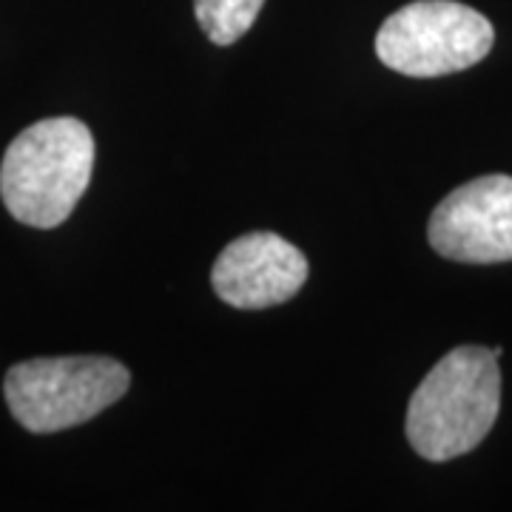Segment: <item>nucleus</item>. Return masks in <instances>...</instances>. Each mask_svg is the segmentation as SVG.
<instances>
[{
    "mask_svg": "<svg viewBox=\"0 0 512 512\" xmlns=\"http://www.w3.org/2000/svg\"><path fill=\"white\" fill-rule=\"evenodd\" d=\"M501 410V370L493 348L450 350L407 404V441L427 461H450L476 450Z\"/></svg>",
    "mask_w": 512,
    "mask_h": 512,
    "instance_id": "obj_1",
    "label": "nucleus"
},
{
    "mask_svg": "<svg viewBox=\"0 0 512 512\" xmlns=\"http://www.w3.org/2000/svg\"><path fill=\"white\" fill-rule=\"evenodd\" d=\"M92 168L89 126L77 117H49L9 143L0 163V197L23 225L57 228L86 194Z\"/></svg>",
    "mask_w": 512,
    "mask_h": 512,
    "instance_id": "obj_2",
    "label": "nucleus"
},
{
    "mask_svg": "<svg viewBox=\"0 0 512 512\" xmlns=\"http://www.w3.org/2000/svg\"><path fill=\"white\" fill-rule=\"evenodd\" d=\"M131 373L109 356L29 359L9 367L3 396L29 433H60L100 416L128 393Z\"/></svg>",
    "mask_w": 512,
    "mask_h": 512,
    "instance_id": "obj_3",
    "label": "nucleus"
},
{
    "mask_svg": "<svg viewBox=\"0 0 512 512\" xmlns=\"http://www.w3.org/2000/svg\"><path fill=\"white\" fill-rule=\"evenodd\" d=\"M495 43L490 20L458 0H416L379 26L376 55L407 77H441L481 63Z\"/></svg>",
    "mask_w": 512,
    "mask_h": 512,
    "instance_id": "obj_4",
    "label": "nucleus"
},
{
    "mask_svg": "<svg viewBox=\"0 0 512 512\" xmlns=\"http://www.w3.org/2000/svg\"><path fill=\"white\" fill-rule=\"evenodd\" d=\"M427 239L453 262H512V177L487 174L458 185L430 214Z\"/></svg>",
    "mask_w": 512,
    "mask_h": 512,
    "instance_id": "obj_5",
    "label": "nucleus"
},
{
    "mask_svg": "<svg viewBox=\"0 0 512 512\" xmlns=\"http://www.w3.org/2000/svg\"><path fill=\"white\" fill-rule=\"evenodd\" d=\"M308 282V259L274 231H254L222 248L211 285L225 305L262 311L293 299Z\"/></svg>",
    "mask_w": 512,
    "mask_h": 512,
    "instance_id": "obj_6",
    "label": "nucleus"
},
{
    "mask_svg": "<svg viewBox=\"0 0 512 512\" xmlns=\"http://www.w3.org/2000/svg\"><path fill=\"white\" fill-rule=\"evenodd\" d=\"M262 6L265 0H194V15L214 46H231L254 26Z\"/></svg>",
    "mask_w": 512,
    "mask_h": 512,
    "instance_id": "obj_7",
    "label": "nucleus"
}]
</instances>
